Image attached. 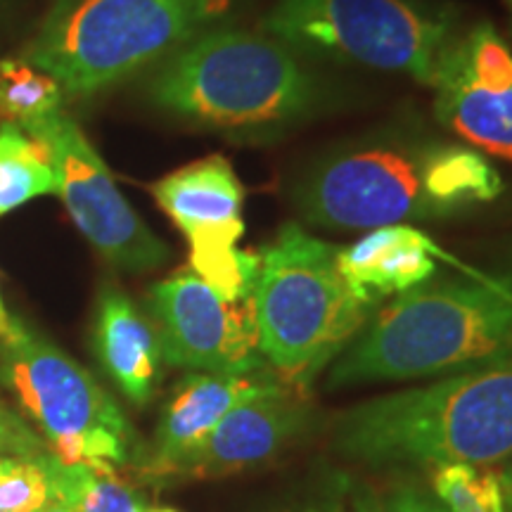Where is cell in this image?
<instances>
[{"instance_id":"24","label":"cell","mask_w":512,"mask_h":512,"mask_svg":"<svg viewBox=\"0 0 512 512\" xmlns=\"http://www.w3.org/2000/svg\"><path fill=\"white\" fill-rule=\"evenodd\" d=\"M389 512H446V510L439 508V505L430 501V498L420 496L418 491L403 489L394 496L392 505H389Z\"/></svg>"},{"instance_id":"15","label":"cell","mask_w":512,"mask_h":512,"mask_svg":"<svg viewBox=\"0 0 512 512\" xmlns=\"http://www.w3.org/2000/svg\"><path fill=\"white\" fill-rule=\"evenodd\" d=\"M93 349L102 370L136 406L150 403L162 380V344L155 323L124 290L105 285L98 294Z\"/></svg>"},{"instance_id":"13","label":"cell","mask_w":512,"mask_h":512,"mask_svg":"<svg viewBox=\"0 0 512 512\" xmlns=\"http://www.w3.org/2000/svg\"><path fill=\"white\" fill-rule=\"evenodd\" d=\"M304 422V403L287 387L256 396L235 406L178 465L176 475L223 477L266 463L304 430Z\"/></svg>"},{"instance_id":"16","label":"cell","mask_w":512,"mask_h":512,"mask_svg":"<svg viewBox=\"0 0 512 512\" xmlns=\"http://www.w3.org/2000/svg\"><path fill=\"white\" fill-rule=\"evenodd\" d=\"M437 247L418 228H373L354 245L337 249V268L358 302L370 309L382 297L413 290L432 278Z\"/></svg>"},{"instance_id":"17","label":"cell","mask_w":512,"mask_h":512,"mask_svg":"<svg viewBox=\"0 0 512 512\" xmlns=\"http://www.w3.org/2000/svg\"><path fill=\"white\" fill-rule=\"evenodd\" d=\"M43 195H57L50 152L24 126L0 124V219Z\"/></svg>"},{"instance_id":"18","label":"cell","mask_w":512,"mask_h":512,"mask_svg":"<svg viewBox=\"0 0 512 512\" xmlns=\"http://www.w3.org/2000/svg\"><path fill=\"white\" fill-rule=\"evenodd\" d=\"M55 503L72 512H145L136 491L126 486L114 472L95 470L83 463H62L50 456Z\"/></svg>"},{"instance_id":"6","label":"cell","mask_w":512,"mask_h":512,"mask_svg":"<svg viewBox=\"0 0 512 512\" xmlns=\"http://www.w3.org/2000/svg\"><path fill=\"white\" fill-rule=\"evenodd\" d=\"M254 318L264 361L285 387L306 389L366 328L370 306L351 294L337 249L285 223L259 252Z\"/></svg>"},{"instance_id":"14","label":"cell","mask_w":512,"mask_h":512,"mask_svg":"<svg viewBox=\"0 0 512 512\" xmlns=\"http://www.w3.org/2000/svg\"><path fill=\"white\" fill-rule=\"evenodd\" d=\"M283 387L285 384L280 380L259 373H190L164 406L157 427L155 453L150 458V472L155 477H174L178 465L235 406Z\"/></svg>"},{"instance_id":"2","label":"cell","mask_w":512,"mask_h":512,"mask_svg":"<svg viewBox=\"0 0 512 512\" xmlns=\"http://www.w3.org/2000/svg\"><path fill=\"white\" fill-rule=\"evenodd\" d=\"M145 93L159 110L235 138L283 133L325 100L323 81L302 53L228 24L157 64Z\"/></svg>"},{"instance_id":"8","label":"cell","mask_w":512,"mask_h":512,"mask_svg":"<svg viewBox=\"0 0 512 512\" xmlns=\"http://www.w3.org/2000/svg\"><path fill=\"white\" fill-rule=\"evenodd\" d=\"M0 347L3 382L57 460L114 472L133 458L136 432L126 415L72 356L29 325Z\"/></svg>"},{"instance_id":"27","label":"cell","mask_w":512,"mask_h":512,"mask_svg":"<svg viewBox=\"0 0 512 512\" xmlns=\"http://www.w3.org/2000/svg\"><path fill=\"white\" fill-rule=\"evenodd\" d=\"M38 512H72V510H69L67 505H62V503H53V505H48V508H43Z\"/></svg>"},{"instance_id":"29","label":"cell","mask_w":512,"mask_h":512,"mask_svg":"<svg viewBox=\"0 0 512 512\" xmlns=\"http://www.w3.org/2000/svg\"><path fill=\"white\" fill-rule=\"evenodd\" d=\"M145 512H178V510H171V508H155V510H145Z\"/></svg>"},{"instance_id":"25","label":"cell","mask_w":512,"mask_h":512,"mask_svg":"<svg viewBox=\"0 0 512 512\" xmlns=\"http://www.w3.org/2000/svg\"><path fill=\"white\" fill-rule=\"evenodd\" d=\"M24 323L22 320L12 318L8 309H5V302H3V294H0V344H10L15 342L19 337V332H22Z\"/></svg>"},{"instance_id":"22","label":"cell","mask_w":512,"mask_h":512,"mask_svg":"<svg viewBox=\"0 0 512 512\" xmlns=\"http://www.w3.org/2000/svg\"><path fill=\"white\" fill-rule=\"evenodd\" d=\"M290 512H384V508L363 484L335 477Z\"/></svg>"},{"instance_id":"28","label":"cell","mask_w":512,"mask_h":512,"mask_svg":"<svg viewBox=\"0 0 512 512\" xmlns=\"http://www.w3.org/2000/svg\"><path fill=\"white\" fill-rule=\"evenodd\" d=\"M505 8H508V15H510V29H512V0H503Z\"/></svg>"},{"instance_id":"5","label":"cell","mask_w":512,"mask_h":512,"mask_svg":"<svg viewBox=\"0 0 512 512\" xmlns=\"http://www.w3.org/2000/svg\"><path fill=\"white\" fill-rule=\"evenodd\" d=\"M238 0H55L22 60L64 95L91 98L157 67L216 27Z\"/></svg>"},{"instance_id":"10","label":"cell","mask_w":512,"mask_h":512,"mask_svg":"<svg viewBox=\"0 0 512 512\" xmlns=\"http://www.w3.org/2000/svg\"><path fill=\"white\" fill-rule=\"evenodd\" d=\"M152 195L190 247V271L228 302L252 299L261 256L238 249L245 233V185L226 157L185 164L152 185Z\"/></svg>"},{"instance_id":"3","label":"cell","mask_w":512,"mask_h":512,"mask_svg":"<svg viewBox=\"0 0 512 512\" xmlns=\"http://www.w3.org/2000/svg\"><path fill=\"white\" fill-rule=\"evenodd\" d=\"M335 444L366 465H491L512 453V356L380 396L339 418Z\"/></svg>"},{"instance_id":"26","label":"cell","mask_w":512,"mask_h":512,"mask_svg":"<svg viewBox=\"0 0 512 512\" xmlns=\"http://www.w3.org/2000/svg\"><path fill=\"white\" fill-rule=\"evenodd\" d=\"M505 460H508V463H505V470L501 475V484H503L505 498H508V505H510V512H512V453Z\"/></svg>"},{"instance_id":"7","label":"cell","mask_w":512,"mask_h":512,"mask_svg":"<svg viewBox=\"0 0 512 512\" xmlns=\"http://www.w3.org/2000/svg\"><path fill=\"white\" fill-rule=\"evenodd\" d=\"M261 29L302 55L406 74L430 88L460 38L453 12L420 0H275Z\"/></svg>"},{"instance_id":"21","label":"cell","mask_w":512,"mask_h":512,"mask_svg":"<svg viewBox=\"0 0 512 512\" xmlns=\"http://www.w3.org/2000/svg\"><path fill=\"white\" fill-rule=\"evenodd\" d=\"M50 456H0V512H38L55 503Z\"/></svg>"},{"instance_id":"9","label":"cell","mask_w":512,"mask_h":512,"mask_svg":"<svg viewBox=\"0 0 512 512\" xmlns=\"http://www.w3.org/2000/svg\"><path fill=\"white\" fill-rule=\"evenodd\" d=\"M50 152L57 195L74 226L107 264L119 271H155L169 259V247L145 226L128 204L81 126L62 110L24 126Z\"/></svg>"},{"instance_id":"12","label":"cell","mask_w":512,"mask_h":512,"mask_svg":"<svg viewBox=\"0 0 512 512\" xmlns=\"http://www.w3.org/2000/svg\"><path fill=\"white\" fill-rule=\"evenodd\" d=\"M434 93L441 124L475 150L512 162V53L491 24L460 34Z\"/></svg>"},{"instance_id":"11","label":"cell","mask_w":512,"mask_h":512,"mask_svg":"<svg viewBox=\"0 0 512 512\" xmlns=\"http://www.w3.org/2000/svg\"><path fill=\"white\" fill-rule=\"evenodd\" d=\"M164 363L192 373L252 375L264 366L254 302H228L190 268L147 294Z\"/></svg>"},{"instance_id":"4","label":"cell","mask_w":512,"mask_h":512,"mask_svg":"<svg viewBox=\"0 0 512 512\" xmlns=\"http://www.w3.org/2000/svg\"><path fill=\"white\" fill-rule=\"evenodd\" d=\"M512 356L510 280H439L401 292L330 370L332 389L413 380Z\"/></svg>"},{"instance_id":"20","label":"cell","mask_w":512,"mask_h":512,"mask_svg":"<svg viewBox=\"0 0 512 512\" xmlns=\"http://www.w3.org/2000/svg\"><path fill=\"white\" fill-rule=\"evenodd\" d=\"M432 491L446 512H510L501 475L489 465H434Z\"/></svg>"},{"instance_id":"23","label":"cell","mask_w":512,"mask_h":512,"mask_svg":"<svg viewBox=\"0 0 512 512\" xmlns=\"http://www.w3.org/2000/svg\"><path fill=\"white\" fill-rule=\"evenodd\" d=\"M50 448L34 427L22 415L12 411L8 403L0 401V456L41 458Z\"/></svg>"},{"instance_id":"19","label":"cell","mask_w":512,"mask_h":512,"mask_svg":"<svg viewBox=\"0 0 512 512\" xmlns=\"http://www.w3.org/2000/svg\"><path fill=\"white\" fill-rule=\"evenodd\" d=\"M64 91L53 76L27 60H0V117L27 126L62 110Z\"/></svg>"},{"instance_id":"1","label":"cell","mask_w":512,"mask_h":512,"mask_svg":"<svg viewBox=\"0 0 512 512\" xmlns=\"http://www.w3.org/2000/svg\"><path fill=\"white\" fill-rule=\"evenodd\" d=\"M501 192V176L475 147L394 131L313 159L292 181L290 200L311 226L366 230L448 219Z\"/></svg>"}]
</instances>
